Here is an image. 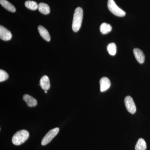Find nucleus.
Masks as SVG:
<instances>
[{"mask_svg":"<svg viewBox=\"0 0 150 150\" xmlns=\"http://www.w3.org/2000/svg\"><path fill=\"white\" fill-rule=\"evenodd\" d=\"M108 8L113 14L119 17H123L126 15V12L118 7L113 0H108Z\"/></svg>","mask_w":150,"mask_h":150,"instance_id":"nucleus-3","label":"nucleus"},{"mask_svg":"<svg viewBox=\"0 0 150 150\" xmlns=\"http://www.w3.org/2000/svg\"><path fill=\"white\" fill-rule=\"evenodd\" d=\"M38 31L41 36L44 40L47 41H50L51 40V37L48 30L43 27L42 25H39L38 28Z\"/></svg>","mask_w":150,"mask_h":150,"instance_id":"nucleus-11","label":"nucleus"},{"mask_svg":"<svg viewBox=\"0 0 150 150\" xmlns=\"http://www.w3.org/2000/svg\"><path fill=\"white\" fill-rule=\"evenodd\" d=\"M146 144L145 140L142 138H140L137 141L135 149L136 150H146Z\"/></svg>","mask_w":150,"mask_h":150,"instance_id":"nucleus-14","label":"nucleus"},{"mask_svg":"<svg viewBox=\"0 0 150 150\" xmlns=\"http://www.w3.org/2000/svg\"><path fill=\"white\" fill-rule=\"evenodd\" d=\"M25 5L27 8L31 10H36L38 9V5L37 3L32 1H27L25 2Z\"/></svg>","mask_w":150,"mask_h":150,"instance_id":"nucleus-16","label":"nucleus"},{"mask_svg":"<svg viewBox=\"0 0 150 150\" xmlns=\"http://www.w3.org/2000/svg\"><path fill=\"white\" fill-rule=\"evenodd\" d=\"M38 11L43 14L47 15L50 13V9L47 4L40 3L38 5Z\"/></svg>","mask_w":150,"mask_h":150,"instance_id":"nucleus-13","label":"nucleus"},{"mask_svg":"<svg viewBox=\"0 0 150 150\" xmlns=\"http://www.w3.org/2000/svg\"><path fill=\"white\" fill-rule=\"evenodd\" d=\"M9 77L8 74L5 71L0 70V82L4 81L8 79Z\"/></svg>","mask_w":150,"mask_h":150,"instance_id":"nucleus-18","label":"nucleus"},{"mask_svg":"<svg viewBox=\"0 0 150 150\" xmlns=\"http://www.w3.org/2000/svg\"><path fill=\"white\" fill-rule=\"evenodd\" d=\"M125 106L128 112L134 114L137 111V108L133 98L130 96H127L124 99Z\"/></svg>","mask_w":150,"mask_h":150,"instance_id":"nucleus-5","label":"nucleus"},{"mask_svg":"<svg viewBox=\"0 0 150 150\" xmlns=\"http://www.w3.org/2000/svg\"><path fill=\"white\" fill-rule=\"evenodd\" d=\"M133 52L137 62L140 64H143L145 61V56L143 51L139 48H134Z\"/></svg>","mask_w":150,"mask_h":150,"instance_id":"nucleus-8","label":"nucleus"},{"mask_svg":"<svg viewBox=\"0 0 150 150\" xmlns=\"http://www.w3.org/2000/svg\"><path fill=\"white\" fill-rule=\"evenodd\" d=\"M100 92H103L106 91L110 88V81L107 77H103L100 80Z\"/></svg>","mask_w":150,"mask_h":150,"instance_id":"nucleus-7","label":"nucleus"},{"mask_svg":"<svg viewBox=\"0 0 150 150\" xmlns=\"http://www.w3.org/2000/svg\"><path fill=\"white\" fill-rule=\"evenodd\" d=\"M23 100L27 103V105L28 107H35L37 105V100L29 95H24L23 96Z\"/></svg>","mask_w":150,"mask_h":150,"instance_id":"nucleus-9","label":"nucleus"},{"mask_svg":"<svg viewBox=\"0 0 150 150\" xmlns=\"http://www.w3.org/2000/svg\"><path fill=\"white\" fill-rule=\"evenodd\" d=\"M40 86L41 88L45 91H47L50 88V82L49 78L47 76H43L40 81Z\"/></svg>","mask_w":150,"mask_h":150,"instance_id":"nucleus-10","label":"nucleus"},{"mask_svg":"<svg viewBox=\"0 0 150 150\" xmlns=\"http://www.w3.org/2000/svg\"><path fill=\"white\" fill-rule=\"evenodd\" d=\"M44 92H45V93H47V91H45Z\"/></svg>","mask_w":150,"mask_h":150,"instance_id":"nucleus-19","label":"nucleus"},{"mask_svg":"<svg viewBox=\"0 0 150 150\" xmlns=\"http://www.w3.org/2000/svg\"><path fill=\"white\" fill-rule=\"evenodd\" d=\"M100 32L103 34H107L112 30V27L110 24L106 23H103L100 27Z\"/></svg>","mask_w":150,"mask_h":150,"instance_id":"nucleus-15","label":"nucleus"},{"mask_svg":"<svg viewBox=\"0 0 150 150\" xmlns=\"http://www.w3.org/2000/svg\"><path fill=\"white\" fill-rule=\"evenodd\" d=\"M29 132L26 130L17 131L13 137L12 142L14 145L19 146L24 143L28 139Z\"/></svg>","mask_w":150,"mask_h":150,"instance_id":"nucleus-2","label":"nucleus"},{"mask_svg":"<svg viewBox=\"0 0 150 150\" xmlns=\"http://www.w3.org/2000/svg\"><path fill=\"white\" fill-rule=\"evenodd\" d=\"M59 131V128H54L48 131L46 135L44 136L41 141V145L45 146L48 144V143L52 141V140L56 137Z\"/></svg>","mask_w":150,"mask_h":150,"instance_id":"nucleus-4","label":"nucleus"},{"mask_svg":"<svg viewBox=\"0 0 150 150\" xmlns=\"http://www.w3.org/2000/svg\"><path fill=\"white\" fill-rule=\"evenodd\" d=\"M83 17V11L81 7H78L75 9L73 17L72 29L75 32H78L81 26Z\"/></svg>","mask_w":150,"mask_h":150,"instance_id":"nucleus-1","label":"nucleus"},{"mask_svg":"<svg viewBox=\"0 0 150 150\" xmlns=\"http://www.w3.org/2000/svg\"><path fill=\"white\" fill-rule=\"evenodd\" d=\"M107 51L111 56H114L116 53V46L115 43H109L107 46Z\"/></svg>","mask_w":150,"mask_h":150,"instance_id":"nucleus-17","label":"nucleus"},{"mask_svg":"<svg viewBox=\"0 0 150 150\" xmlns=\"http://www.w3.org/2000/svg\"><path fill=\"white\" fill-rule=\"evenodd\" d=\"M12 36L11 33L9 30L2 25L0 26V38L1 40L5 41L10 40Z\"/></svg>","mask_w":150,"mask_h":150,"instance_id":"nucleus-6","label":"nucleus"},{"mask_svg":"<svg viewBox=\"0 0 150 150\" xmlns=\"http://www.w3.org/2000/svg\"><path fill=\"white\" fill-rule=\"evenodd\" d=\"M0 4L3 7L9 11L15 12L16 11L15 7L7 0H0Z\"/></svg>","mask_w":150,"mask_h":150,"instance_id":"nucleus-12","label":"nucleus"}]
</instances>
